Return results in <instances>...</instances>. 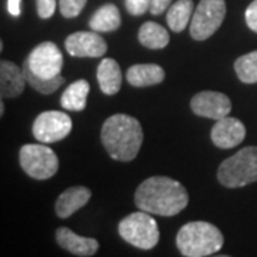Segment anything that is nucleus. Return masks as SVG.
Returning <instances> with one entry per match:
<instances>
[{
	"label": "nucleus",
	"mask_w": 257,
	"mask_h": 257,
	"mask_svg": "<svg viewBox=\"0 0 257 257\" xmlns=\"http://www.w3.org/2000/svg\"><path fill=\"white\" fill-rule=\"evenodd\" d=\"M135 203L150 214L172 217L189 204V194L182 184L166 176L146 179L135 193Z\"/></svg>",
	"instance_id": "nucleus-1"
},
{
	"label": "nucleus",
	"mask_w": 257,
	"mask_h": 257,
	"mask_svg": "<svg viewBox=\"0 0 257 257\" xmlns=\"http://www.w3.org/2000/svg\"><path fill=\"white\" fill-rule=\"evenodd\" d=\"M101 143L109 156L119 162H132L143 143V128L138 119L117 113L101 126Z\"/></svg>",
	"instance_id": "nucleus-2"
},
{
	"label": "nucleus",
	"mask_w": 257,
	"mask_h": 257,
	"mask_svg": "<svg viewBox=\"0 0 257 257\" xmlns=\"http://www.w3.org/2000/svg\"><path fill=\"white\" fill-rule=\"evenodd\" d=\"M223 234L207 221H190L179 230L176 244L186 257H206L216 254L223 247Z\"/></svg>",
	"instance_id": "nucleus-3"
},
{
	"label": "nucleus",
	"mask_w": 257,
	"mask_h": 257,
	"mask_svg": "<svg viewBox=\"0 0 257 257\" xmlns=\"http://www.w3.org/2000/svg\"><path fill=\"white\" fill-rule=\"evenodd\" d=\"M217 179L229 189H237L257 182V147H244L223 160L217 170Z\"/></svg>",
	"instance_id": "nucleus-4"
},
{
	"label": "nucleus",
	"mask_w": 257,
	"mask_h": 257,
	"mask_svg": "<svg viewBox=\"0 0 257 257\" xmlns=\"http://www.w3.org/2000/svg\"><path fill=\"white\" fill-rule=\"evenodd\" d=\"M119 234L128 244L143 250H150L157 246L160 231L157 221L147 211H136L126 216L119 223Z\"/></svg>",
	"instance_id": "nucleus-5"
},
{
	"label": "nucleus",
	"mask_w": 257,
	"mask_h": 257,
	"mask_svg": "<svg viewBox=\"0 0 257 257\" xmlns=\"http://www.w3.org/2000/svg\"><path fill=\"white\" fill-rule=\"evenodd\" d=\"M20 166L25 173L36 180H46L57 173L59 159L50 147L45 145H25L19 153Z\"/></svg>",
	"instance_id": "nucleus-6"
},
{
	"label": "nucleus",
	"mask_w": 257,
	"mask_h": 257,
	"mask_svg": "<svg viewBox=\"0 0 257 257\" xmlns=\"http://www.w3.org/2000/svg\"><path fill=\"white\" fill-rule=\"evenodd\" d=\"M226 16L224 0H200L190 23V35L194 40H206L220 28Z\"/></svg>",
	"instance_id": "nucleus-7"
},
{
	"label": "nucleus",
	"mask_w": 257,
	"mask_h": 257,
	"mask_svg": "<svg viewBox=\"0 0 257 257\" xmlns=\"http://www.w3.org/2000/svg\"><path fill=\"white\" fill-rule=\"evenodd\" d=\"M32 132L40 143H56L67 138L72 132V119L63 111H43L35 120Z\"/></svg>",
	"instance_id": "nucleus-8"
},
{
	"label": "nucleus",
	"mask_w": 257,
	"mask_h": 257,
	"mask_svg": "<svg viewBox=\"0 0 257 257\" xmlns=\"http://www.w3.org/2000/svg\"><path fill=\"white\" fill-rule=\"evenodd\" d=\"M25 64L39 77L53 79L62 72L63 56L55 43L43 42L29 53Z\"/></svg>",
	"instance_id": "nucleus-9"
},
{
	"label": "nucleus",
	"mask_w": 257,
	"mask_h": 257,
	"mask_svg": "<svg viewBox=\"0 0 257 257\" xmlns=\"http://www.w3.org/2000/svg\"><path fill=\"white\" fill-rule=\"evenodd\" d=\"M190 107L193 113L200 117L220 120L226 117L231 110V101L223 93L204 90L193 96Z\"/></svg>",
	"instance_id": "nucleus-10"
},
{
	"label": "nucleus",
	"mask_w": 257,
	"mask_h": 257,
	"mask_svg": "<svg viewBox=\"0 0 257 257\" xmlns=\"http://www.w3.org/2000/svg\"><path fill=\"white\" fill-rule=\"evenodd\" d=\"M64 46L73 57H101L107 50L104 39L97 32H76L66 39Z\"/></svg>",
	"instance_id": "nucleus-11"
},
{
	"label": "nucleus",
	"mask_w": 257,
	"mask_h": 257,
	"mask_svg": "<svg viewBox=\"0 0 257 257\" xmlns=\"http://www.w3.org/2000/svg\"><path fill=\"white\" fill-rule=\"evenodd\" d=\"M210 138L213 145L219 149H233L244 140L246 127L239 119L226 116L216 120V124L210 132Z\"/></svg>",
	"instance_id": "nucleus-12"
},
{
	"label": "nucleus",
	"mask_w": 257,
	"mask_h": 257,
	"mask_svg": "<svg viewBox=\"0 0 257 257\" xmlns=\"http://www.w3.org/2000/svg\"><path fill=\"white\" fill-rule=\"evenodd\" d=\"M26 76L23 69L9 60L0 63V94L3 99H15L20 96L26 86Z\"/></svg>",
	"instance_id": "nucleus-13"
},
{
	"label": "nucleus",
	"mask_w": 257,
	"mask_h": 257,
	"mask_svg": "<svg viewBox=\"0 0 257 257\" xmlns=\"http://www.w3.org/2000/svg\"><path fill=\"white\" fill-rule=\"evenodd\" d=\"M56 240L59 246L74 256L89 257L96 254L99 248V241L92 237H83L76 234L69 227H59L56 231Z\"/></svg>",
	"instance_id": "nucleus-14"
},
{
	"label": "nucleus",
	"mask_w": 257,
	"mask_h": 257,
	"mask_svg": "<svg viewBox=\"0 0 257 257\" xmlns=\"http://www.w3.org/2000/svg\"><path fill=\"white\" fill-rule=\"evenodd\" d=\"M92 197V192L84 186H74L64 190L56 200L55 210L60 219H67L83 206H86Z\"/></svg>",
	"instance_id": "nucleus-15"
},
{
	"label": "nucleus",
	"mask_w": 257,
	"mask_h": 257,
	"mask_svg": "<svg viewBox=\"0 0 257 257\" xmlns=\"http://www.w3.org/2000/svg\"><path fill=\"white\" fill-rule=\"evenodd\" d=\"M127 82L135 87L155 86L165 80V70L153 63L135 64L127 70Z\"/></svg>",
	"instance_id": "nucleus-16"
},
{
	"label": "nucleus",
	"mask_w": 257,
	"mask_h": 257,
	"mask_svg": "<svg viewBox=\"0 0 257 257\" xmlns=\"http://www.w3.org/2000/svg\"><path fill=\"white\" fill-rule=\"evenodd\" d=\"M96 77L100 90L107 96L116 94L121 87V70L119 63L113 59H103L97 67Z\"/></svg>",
	"instance_id": "nucleus-17"
},
{
	"label": "nucleus",
	"mask_w": 257,
	"mask_h": 257,
	"mask_svg": "<svg viewBox=\"0 0 257 257\" xmlns=\"http://www.w3.org/2000/svg\"><path fill=\"white\" fill-rule=\"evenodd\" d=\"M121 25V16H120L119 9L111 5H103L101 8L96 10L90 18L89 26L92 30L97 33H106V32H114L117 30Z\"/></svg>",
	"instance_id": "nucleus-18"
},
{
	"label": "nucleus",
	"mask_w": 257,
	"mask_h": 257,
	"mask_svg": "<svg viewBox=\"0 0 257 257\" xmlns=\"http://www.w3.org/2000/svg\"><path fill=\"white\" fill-rule=\"evenodd\" d=\"M90 92V86L86 80H77L72 83L62 94L60 104L66 110L70 111H82L84 110L87 104V96Z\"/></svg>",
	"instance_id": "nucleus-19"
},
{
	"label": "nucleus",
	"mask_w": 257,
	"mask_h": 257,
	"mask_svg": "<svg viewBox=\"0 0 257 257\" xmlns=\"http://www.w3.org/2000/svg\"><path fill=\"white\" fill-rule=\"evenodd\" d=\"M139 42L147 49H163L169 45L170 36L163 26L155 22H146L139 29Z\"/></svg>",
	"instance_id": "nucleus-20"
},
{
	"label": "nucleus",
	"mask_w": 257,
	"mask_h": 257,
	"mask_svg": "<svg viewBox=\"0 0 257 257\" xmlns=\"http://www.w3.org/2000/svg\"><path fill=\"white\" fill-rule=\"evenodd\" d=\"M194 13V5L193 0H177L173 3L169 12H167V25L176 33L183 32L187 28L190 19Z\"/></svg>",
	"instance_id": "nucleus-21"
},
{
	"label": "nucleus",
	"mask_w": 257,
	"mask_h": 257,
	"mask_svg": "<svg viewBox=\"0 0 257 257\" xmlns=\"http://www.w3.org/2000/svg\"><path fill=\"white\" fill-rule=\"evenodd\" d=\"M234 72L243 83H257V50L240 56L234 62Z\"/></svg>",
	"instance_id": "nucleus-22"
},
{
	"label": "nucleus",
	"mask_w": 257,
	"mask_h": 257,
	"mask_svg": "<svg viewBox=\"0 0 257 257\" xmlns=\"http://www.w3.org/2000/svg\"><path fill=\"white\" fill-rule=\"evenodd\" d=\"M23 72H25V76H26V80H28L29 84L35 90L42 93V94L55 93L64 83V77L62 74H59L57 77H53V79H43V77H39V76L33 73L26 64H23Z\"/></svg>",
	"instance_id": "nucleus-23"
},
{
	"label": "nucleus",
	"mask_w": 257,
	"mask_h": 257,
	"mask_svg": "<svg viewBox=\"0 0 257 257\" xmlns=\"http://www.w3.org/2000/svg\"><path fill=\"white\" fill-rule=\"evenodd\" d=\"M87 0H59V9L66 19L77 18L86 6Z\"/></svg>",
	"instance_id": "nucleus-24"
},
{
	"label": "nucleus",
	"mask_w": 257,
	"mask_h": 257,
	"mask_svg": "<svg viewBox=\"0 0 257 257\" xmlns=\"http://www.w3.org/2000/svg\"><path fill=\"white\" fill-rule=\"evenodd\" d=\"M152 0H126V9L133 16H142L150 10Z\"/></svg>",
	"instance_id": "nucleus-25"
},
{
	"label": "nucleus",
	"mask_w": 257,
	"mask_h": 257,
	"mask_svg": "<svg viewBox=\"0 0 257 257\" xmlns=\"http://www.w3.org/2000/svg\"><path fill=\"white\" fill-rule=\"evenodd\" d=\"M37 15L40 19H50L55 15L56 0H36Z\"/></svg>",
	"instance_id": "nucleus-26"
},
{
	"label": "nucleus",
	"mask_w": 257,
	"mask_h": 257,
	"mask_svg": "<svg viewBox=\"0 0 257 257\" xmlns=\"http://www.w3.org/2000/svg\"><path fill=\"white\" fill-rule=\"evenodd\" d=\"M244 18H246V23H247L248 29L257 33V0H253L248 5L246 13H244Z\"/></svg>",
	"instance_id": "nucleus-27"
},
{
	"label": "nucleus",
	"mask_w": 257,
	"mask_h": 257,
	"mask_svg": "<svg viewBox=\"0 0 257 257\" xmlns=\"http://www.w3.org/2000/svg\"><path fill=\"white\" fill-rule=\"evenodd\" d=\"M172 0H152V6H150V13L159 16L170 6Z\"/></svg>",
	"instance_id": "nucleus-28"
},
{
	"label": "nucleus",
	"mask_w": 257,
	"mask_h": 257,
	"mask_svg": "<svg viewBox=\"0 0 257 257\" xmlns=\"http://www.w3.org/2000/svg\"><path fill=\"white\" fill-rule=\"evenodd\" d=\"M20 3H22V0H8V10L12 16L20 15Z\"/></svg>",
	"instance_id": "nucleus-29"
},
{
	"label": "nucleus",
	"mask_w": 257,
	"mask_h": 257,
	"mask_svg": "<svg viewBox=\"0 0 257 257\" xmlns=\"http://www.w3.org/2000/svg\"><path fill=\"white\" fill-rule=\"evenodd\" d=\"M3 113H5V103L2 101L0 103V114H3Z\"/></svg>",
	"instance_id": "nucleus-30"
}]
</instances>
